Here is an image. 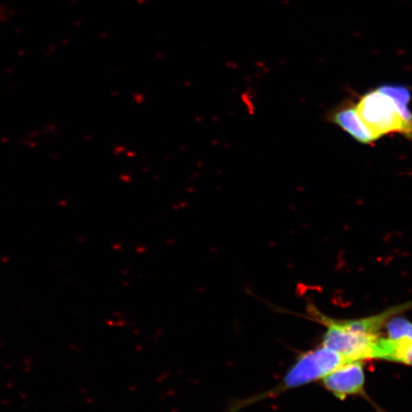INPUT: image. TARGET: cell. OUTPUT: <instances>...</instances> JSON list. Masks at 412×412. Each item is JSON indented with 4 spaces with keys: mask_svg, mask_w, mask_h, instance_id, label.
<instances>
[{
    "mask_svg": "<svg viewBox=\"0 0 412 412\" xmlns=\"http://www.w3.org/2000/svg\"><path fill=\"white\" fill-rule=\"evenodd\" d=\"M383 360L412 367V342L386 337L383 341Z\"/></svg>",
    "mask_w": 412,
    "mask_h": 412,
    "instance_id": "5b68a950",
    "label": "cell"
},
{
    "mask_svg": "<svg viewBox=\"0 0 412 412\" xmlns=\"http://www.w3.org/2000/svg\"><path fill=\"white\" fill-rule=\"evenodd\" d=\"M322 385L334 396L346 399L349 396L366 397V374L362 362H350L322 378Z\"/></svg>",
    "mask_w": 412,
    "mask_h": 412,
    "instance_id": "3957f363",
    "label": "cell"
},
{
    "mask_svg": "<svg viewBox=\"0 0 412 412\" xmlns=\"http://www.w3.org/2000/svg\"><path fill=\"white\" fill-rule=\"evenodd\" d=\"M328 121L349 134L358 143L372 146L378 141L362 121L356 109V102H352V99L345 100L338 107L334 108L328 115Z\"/></svg>",
    "mask_w": 412,
    "mask_h": 412,
    "instance_id": "277c9868",
    "label": "cell"
},
{
    "mask_svg": "<svg viewBox=\"0 0 412 412\" xmlns=\"http://www.w3.org/2000/svg\"><path fill=\"white\" fill-rule=\"evenodd\" d=\"M411 99L406 86L383 85L359 97L356 109L377 140L400 134L412 141Z\"/></svg>",
    "mask_w": 412,
    "mask_h": 412,
    "instance_id": "6da1fadb",
    "label": "cell"
},
{
    "mask_svg": "<svg viewBox=\"0 0 412 412\" xmlns=\"http://www.w3.org/2000/svg\"><path fill=\"white\" fill-rule=\"evenodd\" d=\"M350 363L344 356L324 346L303 352L286 372L282 383L271 391L263 392L244 399H234L222 412H239L253 403L276 397L283 392L300 388L308 384L322 380L325 376L339 369L342 364Z\"/></svg>",
    "mask_w": 412,
    "mask_h": 412,
    "instance_id": "7a4b0ae2",
    "label": "cell"
},
{
    "mask_svg": "<svg viewBox=\"0 0 412 412\" xmlns=\"http://www.w3.org/2000/svg\"><path fill=\"white\" fill-rule=\"evenodd\" d=\"M385 328L388 338L412 342V322L408 319L394 316L386 322Z\"/></svg>",
    "mask_w": 412,
    "mask_h": 412,
    "instance_id": "8992f818",
    "label": "cell"
}]
</instances>
